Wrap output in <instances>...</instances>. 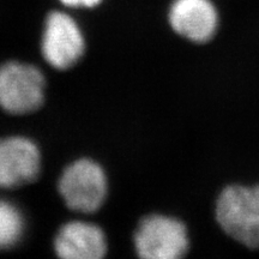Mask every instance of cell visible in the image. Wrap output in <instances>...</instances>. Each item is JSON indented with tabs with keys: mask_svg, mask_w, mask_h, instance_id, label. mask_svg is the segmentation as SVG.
Returning a JSON list of instances; mask_svg holds the SVG:
<instances>
[{
	"mask_svg": "<svg viewBox=\"0 0 259 259\" xmlns=\"http://www.w3.org/2000/svg\"><path fill=\"white\" fill-rule=\"evenodd\" d=\"M216 220L231 238L259 247V185L226 187L216 202Z\"/></svg>",
	"mask_w": 259,
	"mask_h": 259,
	"instance_id": "obj_1",
	"label": "cell"
},
{
	"mask_svg": "<svg viewBox=\"0 0 259 259\" xmlns=\"http://www.w3.org/2000/svg\"><path fill=\"white\" fill-rule=\"evenodd\" d=\"M45 97V78L32 65L11 61L0 66V107L12 114L37 109Z\"/></svg>",
	"mask_w": 259,
	"mask_h": 259,
	"instance_id": "obj_2",
	"label": "cell"
},
{
	"mask_svg": "<svg viewBox=\"0 0 259 259\" xmlns=\"http://www.w3.org/2000/svg\"><path fill=\"white\" fill-rule=\"evenodd\" d=\"M59 191L66 205L80 212L100 209L107 194V178L99 163L79 160L64 170L59 180Z\"/></svg>",
	"mask_w": 259,
	"mask_h": 259,
	"instance_id": "obj_3",
	"label": "cell"
},
{
	"mask_svg": "<svg viewBox=\"0 0 259 259\" xmlns=\"http://www.w3.org/2000/svg\"><path fill=\"white\" fill-rule=\"evenodd\" d=\"M136 250L145 259H178L189 250V236L179 220L151 215L139 223L135 235Z\"/></svg>",
	"mask_w": 259,
	"mask_h": 259,
	"instance_id": "obj_4",
	"label": "cell"
},
{
	"mask_svg": "<svg viewBox=\"0 0 259 259\" xmlns=\"http://www.w3.org/2000/svg\"><path fill=\"white\" fill-rule=\"evenodd\" d=\"M45 60L52 67L67 70L82 58L85 42L72 17L54 11L48 15L41 44Z\"/></svg>",
	"mask_w": 259,
	"mask_h": 259,
	"instance_id": "obj_5",
	"label": "cell"
},
{
	"mask_svg": "<svg viewBox=\"0 0 259 259\" xmlns=\"http://www.w3.org/2000/svg\"><path fill=\"white\" fill-rule=\"evenodd\" d=\"M40 151L30 139H0V187L14 189L30 183L40 171Z\"/></svg>",
	"mask_w": 259,
	"mask_h": 259,
	"instance_id": "obj_6",
	"label": "cell"
},
{
	"mask_svg": "<svg viewBox=\"0 0 259 259\" xmlns=\"http://www.w3.org/2000/svg\"><path fill=\"white\" fill-rule=\"evenodd\" d=\"M168 18L174 31L197 44L211 40L219 28V12L211 0H174Z\"/></svg>",
	"mask_w": 259,
	"mask_h": 259,
	"instance_id": "obj_7",
	"label": "cell"
},
{
	"mask_svg": "<svg viewBox=\"0 0 259 259\" xmlns=\"http://www.w3.org/2000/svg\"><path fill=\"white\" fill-rule=\"evenodd\" d=\"M54 250L65 259H100L107 252L106 236L92 223L69 222L58 233Z\"/></svg>",
	"mask_w": 259,
	"mask_h": 259,
	"instance_id": "obj_8",
	"label": "cell"
},
{
	"mask_svg": "<svg viewBox=\"0 0 259 259\" xmlns=\"http://www.w3.org/2000/svg\"><path fill=\"white\" fill-rule=\"evenodd\" d=\"M24 219L14 204L0 199V250L12 247L21 240Z\"/></svg>",
	"mask_w": 259,
	"mask_h": 259,
	"instance_id": "obj_9",
	"label": "cell"
},
{
	"mask_svg": "<svg viewBox=\"0 0 259 259\" xmlns=\"http://www.w3.org/2000/svg\"><path fill=\"white\" fill-rule=\"evenodd\" d=\"M60 2L70 8H94L102 0H60Z\"/></svg>",
	"mask_w": 259,
	"mask_h": 259,
	"instance_id": "obj_10",
	"label": "cell"
}]
</instances>
